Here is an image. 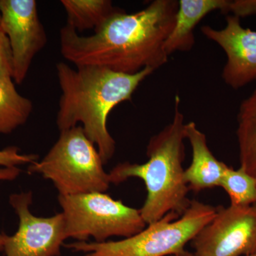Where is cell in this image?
<instances>
[{"mask_svg":"<svg viewBox=\"0 0 256 256\" xmlns=\"http://www.w3.org/2000/svg\"><path fill=\"white\" fill-rule=\"evenodd\" d=\"M178 1L154 0L144 9L118 12L89 36L66 25L60 31V53L76 67L94 66L134 74L168 62L165 43L174 28Z\"/></svg>","mask_w":256,"mask_h":256,"instance_id":"6da1fadb","label":"cell"},{"mask_svg":"<svg viewBox=\"0 0 256 256\" xmlns=\"http://www.w3.org/2000/svg\"><path fill=\"white\" fill-rule=\"evenodd\" d=\"M154 72L146 68L128 74L94 66L72 68L64 62L57 64L62 90L56 118L60 132L82 124L106 164L116 152V142L107 127L109 114L121 102L132 100L141 82Z\"/></svg>","mask_w":256,"mask_h":256,"instance_id":"7a4b0ae2","label":"cell"},{"mask_svg":"<svg viewBox=\"0 0 256 256\" xmlns=\"http://www.w3.org/2000/svg\"><path fill=\"white\" fill-rule=\"evenodd\" d=\"M180 104V96H175L172 120L150 140L146 162L120 163L109 173L110 183L137 178L146 184L148 195L140 212L146 225L170 212L182 216L191 203L188 197L190 188L184 178L186 124Z\"/></svg>","mask_w":256,"mask_h":256,"instance_id":"3957f363","label":"cell"},{"mask_svg":"<svg viewBox=\"0 0 256 256\" xmlns=\"http://www.w3.org/2000/svg\"><path fill=\"white\" fill-rule=\"evenodd\" d=\"M216 213V207L194 200L181 218L170 212L130 238L118 242H78L66 247L84 252L85 256L178 255L185 252L186 244L213 220Z\"/></svg>","mask_w":256,"mask_h":256,"instance_id":"277c9868","label":"cell"},{"mask_svg":"<svg viewBox=\"0 0 256 256\" xmlns=\"http://www.w3.org/2000/svg\"><path fill=\"white\" fill-rule=\"evenodd\" d=\"M104 164L95 144L77 126L62 131L46 156L30 165L28 172L50 180L62 196L105 193L111 183Z\"/></svg>","mask_w":256,"mask_h":256,"instance_id":"5b68a950","label":"cell"},{"mask_svg":"<svg viewBox=\"0 0 256 256\" xmlns=\"http://www.w3.org/2000/svg\"><path fill=\"white\" fill-rule=\"evenodd\" d=\"M68 238L85 242L94 237L105 242L112 236L130 238L146 224L140 210L114 200L104 192L58 196Z\"/></svg>","mask_w":256,"mask_h":256,"instance_id":"8992f818","label":"cell"},{"mask_svg":"<svg viewBox=\"0 0 256 256\" xmlns=\"http://www.w3.org/2000/svg\"><path fill=\"white\" fill-rule=\"evenodd\" d=\"M198 256H242L256 252V204L216 207L213 220L192 240Z\"/></svg>","mask_w":256,"mask_h":256,"instance_id":"52a82bcc","label":"cell"},{"mask_svg":"<svg viewBox=\"0 0 256 256\" xmlns=\"http://www.w3.org/2000/svg\"><path fill=\"white\" fill-rule=\"evenodd\" d=\"M10 203L20 218L18 232L6 237V256H60L62 244L68 238L63 214L48 218L35 216L30 210L32 192L14 194Z\"/></svg>","mask_w":256,"mask_h":256,"instance_id":"ba28073f","label":"cell"},{"mask_svg":"<svg viewBox=\"0 0 256 256\" xmlns=\"http://www.w3.org/2000/svg\"><path fill=\"white\" fill-rule=\"evenodd\" d=\"M0 30L9 40L12 54L13 80L22 84L34 58L47 43L35 0H0Z\"/></svg>","mask_w":256,"mask_h":256,"instance_id":"9c48e42d","label":"cell"},{"mask_svg":"<svg viewBox=\"0 0 256 256\" xmlns=\"http://www.w3.org/2000/svg\"><path fill=\"white\" fill-rule=\"evenodd\" d=\"M201 32L225 53L222 78L227 86L237 90L256 80V31L244 28L240 18L226 15L222 30L205 25Z\"/></svg>","mask_w":256,"mask_h":256,"instance_id":"30bf717a","label":"cell"},{"mask_svg":"<svg viewBox=\"0 0 256 256\" xmlns=\"http://www.w3.org/2000/svg\"><path fill=\"white\" fill-rule=\"evenodd\" d=\"M185 136L190 141L192 151L191 164L184 172L190 190L200 192L220 186L228 165L218 161L212 154L206 134L198 129L195 122L185 124Z\"/></svg>","mask_w":256,"mask_h":256,"instance_id":"8fae6325","label":"cell"},{"mask_svg":"<svg viewBox=\"0 0 256 256\" xmlns=\"http://www.w3.org/2000/svg\"><path fill=\"white\" fill-rule=\"evenodd\" d=\"M230 0H180L174 28L165 43L168 56L188 52L195 44L194 28L205 16L214 11L228 14Z\"/></svg>","mask_w":256,"mask_h":256,"instance_id":"7c38bea8","label":"cell"},{"mask_svg":"<svg viewBox=\"0 0 256 256\" xmlns=\"http://www.w3.org/2000/svg\"><path fill=\"white\" fill-rule=\"evenodd\" d=\"M67 24L77 32L100 30L108 20L118 12L110 0H62Z\"/></svg>","mask_w":256,"mask_h":256,"instance_id":"4fadbf2b","label":"cell"},{"mask_svg":"<svg viewBox=\"0 0 256 256\" xmlns=\"http://www.w3.org/2000/svg\"><path fill=\"white\" fill-rule=\"evenodd\" d=\"M32 110V101L16 90L13 79L0 77V134H10L26 124Z\"/></svg>","mask_w":256,"mask_h":256,"instance_id":"5bb4252c","label":"cell"},{"mask_svg":"<svg viewBox=\"0 0 256 256\" xmlns=\"http://www.w3.org/2000/svg\"><path fill=\"white\" fill-rule=\"evenodd\" d=\"M220 188L230 197L232 206H246L256 204V180L242 166L234 170L228 166Z\"/></svg>","mask_w":256,"mask_h":256,"instance_id":"9a60e30c","label":"cell"},{"mask_svg":"<svg viewBox=\"0 0 256 256\" xmlns=\"http://www.w3.org/2000/svg\"><path fill=\"white\" fill-rule=\"evenodd\" d=\"M240 166L256 180V122L238 121L236 131Z\"/></svg>","mask_w":256,"mask_h":256,"instance_id":"2e32d148","label":"cell"},{"mask_svg":"<svg viewBox=\"0 0 256 256\" xmlns=\"http://www.w3.org/2000/svg\"><path fill=\"white\" fill-rule=\"evenodd\" d=\"M36 154H21L16 146H12L0 150V166L14 168L18 165L33 164L37 161Z\"/></svg>","mask_w":256,"mask_h":256,"instance_id":"e0dca14e","label":"cell"},{"mask_svg":"<svg viewBox=\"0 0 256 256\" xmlns=\"http://www.w3.org/2000/svg\"><path fill=\"white\" fill-rule=\"evenodd\" d=\"M12 54L8 36L0 30V77L13 79Z\"/></svg>","mask_w":256,"mask_h":256,"instance_id":"ac0fdd59","label":"cell"},{"mask_svg":"<svg viewBox=\"0 0 256 256\" xmlns=\"http://www.w3.org/2000/svg\"><path fill=\"white\" fill-rule=\"evenodd\" d=\"M256 14V0H230L228 15L239 18Z\"/></svg>","mask_w":256,"mask_h":256,"instance_id":"d6986e66","label":"cell"},{"mask_svg":"<svg viewBox=\"0 0 256 256\" xmlns=\"http://www.w3.org/2000/svg\"><path fill=\"white\" fill-rule=\"evenodd\" d=\"M250 120L256 122V88L248 97L244 99L238 114V121Z\"/></svg>","mask_w":256,"mask_h":256,"instance_id":"ffe728a7","label":"cell"},{"mask_svg":"<svg viewBox=\"0 0 256 256\" xmlns=\"http://www.w3.org/2000/svg\"><path fill=\"white\" fill-rule=\"evenodd\" d=\"M21 170L18 166L0 169V180H13L18 178Z\"/></svg>","mask_w":256,"mask_h":256,"instance_id":"44dd1931","label":"cell"},{"mask_svg":"<svg viewBox=\"0 0 256 256\" xmlns=\"http://www.w3.org/2000/svg\"><path fill=\"white\" fill-rule=\"evenodd\" d=\"M8 236L0 234V250H4L5 242H6Z\"/></svg>","mask_w":256,"mask_h":256,"instance_id":"7402d4cb","label":"cell"},{"mask_svg":"<svg viewBox=\"0 0 256 256\" xmlns=\"http://www.w3.org/2000/svg\"><path fill=\"white\" fill-rule=\"evenodd\" d=\"M171 256H198L196 254H192V252H188L185 250L184 252H182V254H178V255H174Z\"/></svg>","mask_w":256,"mask_h":256,"instance_id":"603a6c76","label":"cell"},{"mask_svg":"<svg viewBox=\"0 0 256 256\" xmlns=\"http://www.w3.org/2000/svg\"><path fill=\"white\" fill-rule=\"evenodd\" d=\"M246 256H256V254H250V255Z\"/></svg>","mask_w":256,"mask_h":256,"instance_id":"cb8c5ba5","label":"cell"},{"mask_svg":"<svg viewBox=\"0 0 256 256\" xmlns=\"http://www.w3.org/2000/svg\"><path fill=\"white\" fill-rule=\"evenodd\" d=\"M1 20H2V14H1V12H0V24H1Z\"/></svg>","mask_w":256,"mask_h":256,"instance_id":"d4e9b609","label":"cell"}]
</instances>
